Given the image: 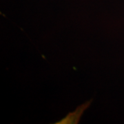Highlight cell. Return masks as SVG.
Listing matches in <instances>:
<instances>
[{
    "instance_id": "cell-1",
    "label": "cell",
    "mask_w": 124,
    "mask_h": 124,
    "mask_svg": "<svg viewBox=\"0 0 124 124\" xmlns=\"http://www.w3.org/2000/svg\"><path fill=\"white\" fill-rule=\"evenodd\" d=\"M92 103V100L88 101L82 105L77 108L75 110L72 112H70L63 119L60 120L59 121L56 122L55 124H77L79 122L80 119L84 111L88 109Z\"/></svg>"
}]
</instances>
